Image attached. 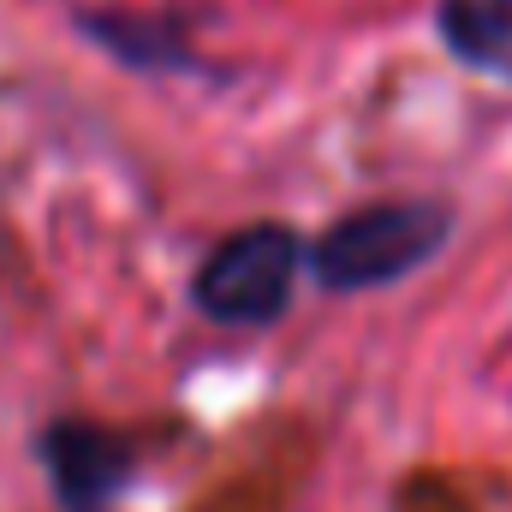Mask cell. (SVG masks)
Returning a JSON list of instances; mask_svg holds the SVG:
<instances>
[{
	"label": "cell",
	"instance_id": "3",
	"mask_svg": "<svg viewBox=\"0 0 512 512\" xmlns=\"http://www.w3.org/2000/svg\"><path fill=\"white\" fill-rule=\"evenodd\" d=\"M42 459L72 512H102L131 477V447L96 423H54L42 441Z\"/></svg>",
	"mask_w": 512,
	"mask_h": 512
},
{
	"label": "cell",
	"instance_id": "2",
	"mask_svg": "<svg viewBox=\"0 0 512 512\" xmlns=\"http://www.w3.org/2000/svg\"><path fill=\"white\" fill-rule=\"evenodd\" d=\"M298 262H304V251H298L292 227L256 221L245 233L221 239L209 251V262L197 268V310L215 316V322H233V328L274 322L292 304Z\"/></svg>",
	"mask_w": 512,
	"mask_h": 512
},
{
	"label": "cell",
	"instance_id": "1",
	"mask_svg": "<svg viewBox=\"0 0 512 512\" xmlns=\"http://www.w3.org/2000/svg\"><path fill=\"white\" fill-rule=\"evenodd\" d=\"M447 233H453L447 203H417V197L411 203H370L316 239L310 268L334 292H364V286H387V280L423 268L447 245Z\"/></svg>",
	"mask_w": 512,
	"mask_h": 512
},
{
	"label": "cell",
	"instance_id": "4",
	"mask_svg": "<svg viewBox=\"0 0 512 512\" xmlns=\"http://www.w3.org/2000/svg\"><path fill=\"white\" fill-rule=\"evenodd\" d=\"M441 36L459 60L512 72V0H441Z\"/></svg>",
	"mask_w": 512,
	"mask_h": 512
}]
</instances>
